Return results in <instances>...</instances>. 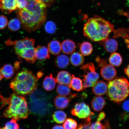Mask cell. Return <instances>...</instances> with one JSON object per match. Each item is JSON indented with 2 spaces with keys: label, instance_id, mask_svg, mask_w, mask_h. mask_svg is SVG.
<instances>
[{
  "label": "cell",
  "instance_id": "cell-1",
  "mask_svg": "<svg viewBox=\"0 0 129 129\" xmlns=\"http://www.w3.org/2000/svg\"><path fill=\"white\" fill-rule=\"evenodd\" d=\"M47 7L39 0H28L25 8L19 9L17 17L24 29L31 32L40 29L46 20Z\"/></svg>",
  "mask_w": 129,
  "mask_h": 129
},
{
  "label": "cell",
  "instance_id": "cell-2",
  "mask_svg": "<svg viewBox=\"0 0 129 129\" xmlns=\"http://www.w3.org/2000/svg\"><path fill=\"white\" fill-rule=\"evenodd\" d=\"M114 29L113 25L109 21L95 15L84 24L83 34L91 41L103 42L108 38Z\"/></svg>",
  "mask_w": 129,
  "mask_h": 129
},
{
  "label": "cell",
  "instance_id": "cell-3",
  "mask_svg": "<svg viewBox=\"0 0 129 129\" xmlns=\"http://www.w3.org/2000/svg\"><path fill=\"white\" fill-rule=\"evenodd\" d=\"M0 98L2 102L1 108L8 105L3 112L5 117L14 119L17 121L28 118L30 112L28 103L24 97L14 93L7 98L0 94Z\"/></svg>",
  "mask_w": 129,
  "mask_h": 129
},
{
  "label": "cell",
  "instance_id": "cell-4",
  "mask_svg": "<svg viewBox=\"0 0 129 129\" xmlns=\"http://www.w3.org/2000/svg\"><path fill=\"white\" fill-rule=\"evenodd\" d=\"M39 78L30 71L24 69L17 74L11 82L10 87L18 95L29 94L36 89Z\"/></svg>",
  "mask_w": 129,
  "mask_h": 129
},
{
  "label": "cell",
  "instance_id": "cell-5",
  "mask_svg": "<svg viewBox=\"0 0 129 129\" xmlns=\"http://www.w3.org/2000/svg\"><path fill=\"white\" fill-rule=\"evenodd\" d=\"M28 108L30 113L39 117H43L50 114L53 106L50 98L42 90L36 89L30 93Z\"/></svg>",
  "mask_w": 129,
  "mask_h": 129
},
{
  "label": "cell",
  "instance_id": "cell-6",
  "mask_svg": "<svg viewBox=\"0 0 129 129\" xmlns=\"http://www.w3.org/2000/svg\"><path fill=\"white\" fill-rule=\"evenodd\" d=\"M107 96L111 101L120 104L129 94V83L124 77H119L109 82Z\"/></svg>",
  "mask_w": 129,
  "mask_h": 129
},
{
  "label": "cell",
  "instance_id": "cell-7",
  "mask_svg": "<svg viewBox=\"0 0 129 129\" xmlns=\"http://www.w3.org/2000/svg\"><path fill=\"white\" fill-rule=\"evenodd\" d=\"M35 43V40L33 39L26 38L14 41L9 40L6 43L8 45H14L15 52L19 57L29 63L33 64L36 59Z\"/></svg>",
  "mask_w": 129,
  "mask_h": 129
},
{
  "label": "cell",
  "instance_id": "cell-8",
  "mask_svg": "<svg viewBox=\"0 0 129 129\" xmlns=\"http://www.w3.org/2000/svg\"><path fill=\"white\" fill-rule=\"evenodd\" d=\"M81 69L85 72V75L83 76L84 88L93 87L99 78V75L96 72L94 64L88 63L82 66Z\"/></svg>",
  "mask_w": 129,
  "mask_h": 129
},
{
  "label": "cell",
  "instance_id": "cell-9",
  "mask_svg": "<svg viewBox=\"0 0 129 129\" xmlns=\"http://www.w3.org/2000/svg\"><path fill=\"white\" fill-rule=\"evenodd\" d=\"M71 113L73 115L81 119H86L94 114L89 106L84 103H77Z\"/></svg>",
  "mask_w": 129,
  "mask_h": 129
},
{
  "label": "cell",
  "instance_id": "cell-10",
  "mask_svg": "<svg viewBox=\"0 0 129 129\" xmlns=\"http://www.w3.org/2000/svg\"><path fill=\"white\" fill-rule=\"evenodd\" d=\"M101 74L104 80L111 81L114 79L116 76L117 72L113 66L107 64L102 68Z\"/></svg>",
  "mask_w": 129,
  "mask_h": 129
},
{
  "label": "cell",
  "instance_id": "cell-11",
  "mask_svg": "<svg viewBox=\"0 0 129 129\" xmlns=\"http://www.w3.org/2000/svg\"><path fill=\"white\" fill-rule=\"evenodd\" d=\"M77 96L76 94H71L69 98L64 96H57L54 99V105L58 109H65L69 106L72 99Z\"/></svg>",
  "mask_w": 129,
  "mask_h": 129
},
{
  "label": "cell",
  "instance_id": "cell-12",
  "mask_svg": "<svg viewBox=\"0 0 129 129\" xmlns=\"http://www.w3.org/2000/svg\"><path fill=\"white\" fill-rule=\"evenodd\" d=\"M17 8L16 0H0V9L5 13H10Z\"/></svg>",
  "mask_w": 129,
  "mask_h": 129
},
{
  "label": "cell",
  "instance_id": "cell-13",
  "mask_svg": "<svg viewBox=\"0 0 129 129\" xmlns=\"http://www.w3.org/2000/svg\"><path fill=\"white\" fill-rule=\"evenodd\" d=\"M108 88V85L105 82L99 81L93 86L92 91L96 95L102 96L107 93Z\"/></svg>",
  "mask_w": 129,
  "mask_h": 129
},
{
  "label": "cell",
  "instance_id": "cell-14",
  "mask_svg": "<svg viewBox=\"0 0 129 129\" xmlns=\"http://www.w3.org/2000/svg\"><path fill=\"white\" fill-rule=\"evenodd\" d=\"M72 76L69 72L62 71L58 73L56 80V82L59 84H64L70 86Z\"/></svg>",
  "mask_w": 129,
  "mask_h": 129
},
{
  "label": "cell",
  "instance_id": "cell-15",
  "mask_svg": "<svg viewBox=\"0 0 129 129\" xmlns=\"http://www.w3.org/2000/svg\"><path fill=\"white\" fill-rule=\"evenodd\" d=\"M106 104V101L102 96H95L92 100L91 105L93 110L99 112L104 109Z\"/></svg>",
  "mask_w": 129,
  "mask_h": 129
},
{
  "label": "cell",
  "instance_id": "cell-16",
  "mask_svg": "<svg viewBox=\"0 0 129 129\" xmlns=\"http://www.w3.org/2000/svg\"><path fill=\"white\" fill-rule=\"evenodd\" d=\"M113 31H114L113 37L114 38H118L119 37L122 38L124 40L127 47L129 48V29L122 28Z\"/></svg>",
  "mask_w": 129,
  "mask_h": 129
},
{
  "label": "cell",
  "instance_id": "cell-17",
  "mask_svg": "<svg viewBox=\"0 0 129 129\" xmlns=\"http://www.w3.org/2000/svg\"><path fill=\"white\" fill-rule=\"evenodd\" d=\"M61 45L62 52L66 54H72L75 52L76 48L75 43L70 40H64Z\"/></svg>",
  "mask_w": 129,
  "mask_h": 129
},
{
  "label": "cell",
  "instance_id": "cell-18",
  "mask_svg": "<svg viewBox=\"0 0 129 129\" xmlns=\"http://www.w3.org/2000/svg\"><path fill=\"white\" fill-rule=\"evenodd\" d=\"M56 83V79L53 77L52 74H50L45 77L43 82V87L46 91H52L55 88Z\"/></svg>",
  "mask_w": 129,
  "mask_h": 129
},
{
  "label": "cell",
  "instance_id": "cell-19",
  "mask_svg": "<svg viewBox=\"0 0 129 129\" xmlns=\"http://www.w3.org/2000/svg\"><path fill=\"white\" fill-rule=\"evenodd\" d=\"M35 55L36 58L40 60L50 59L48 49L43 46H39L35 48Z\"/></svg>",
  "mask_w": 129,
  "mask_h": 129
},
{
  "label": "cell",
  "instance_id": "cell-20",
  "mask_svg": "<svg viewBox=\"0 0 129 129\" xmlns=\"http://www.w3.org/2000/svg\"><path fill=\"white\" fill-rule=\"evenodd\" d=\"M105 50L109 53H113L116 51L118 48V43L114 39L108 38L104 42Z\"/></svg>",
  "mask_w": 129,
  "mask_h": 129
},
{
  "label": "cell",
  "instance_id": "cell-21",
  "mask_svg": "<svg viewBox=\"0 0 129 129\" xmlns=\"http://www.w3.org/2000/svg\"><path fill=\"white\" fill-rule=\"evenodd\" d=\"M48 49L51 54L57 55L60 53L62 50L61 43L57 40H53L48 43Z\"/></svg>",
  "mask_w": 129,
  "mask_h": 129
},
{
  "label": "cell",
  "instance_id": "cell-22",
  "mask_svg": "<svg viewBox=\"0 0 129 129\" xmlns=\"http://www.w3.org/2000/svg\"><path fill=\"white\" fill-rule=\"evenodd\" d=\"M72 76L70 85V88L76 91H83L84 89L82 80L79 77H75L73 75H72Z\"/></svg>",
  "mask_w": 129,
  "mask_h": 129
},
{
  "label": "cell",
  "instance_id": "cell-23",
  "mask_svg": "<svg viewBox=\"0 0 129 129\" xmlns=\"http://www.w3.org/2000/svg\"><path fill=\"white\" fill-rule=\"evenodd\" d=\"M55 63L56 67L59 68H66L69 65V59L67 56L61 54L56 58Z\"/></svg>",
  "mask_w": 129,
  "mask_h": 129
},
{
  "label": "cell",
  "instance_id": "cell-24",
  "mask_svg": "<svg viewBox=\"0 0 129 129\" xmlns=\"http://www.w3.org/2000/svg\"><path fill=\"white\" fill-rule=\"evenodd\" d=\"M71 63L75 67L82 65L84 62V58L81 54L79 52L73 53L70 57Z\"/></svg>",
  "mask_w": 129,
  "mask_h": 129
},
{
  "label": "cell",
  "instance_id": "cell-25",
  "mask_svg": "<svg viewBox=\"0 0 129 129\" xmlns=\"http://www.w3.org/2000/svg\"><path fill=\"white\" fill-rule=\"evenodd\" d=\"M13 67L11 64H7L0 69V73L4 77L7 79L11 78L14 74Z\"/></svg>",
  "mask_w": 129,
  "mask_h": 129
},
{
  "label": "cell",
  "instance_id": "cell-26",
  "mask_svg": "<svg viewBox=\"0 0 129 129\" xmlns=\"http://www.w3.org/2000/svg\"><path fill=\"white\" fill-rule=\"evenodd\" d=\"M52 119L56 123H63L67 119V114L64 111L57 110L55 112L52 116Z\"/></svg>",
  "mask_w": 129,
  "mask_h": 129
},
{
  "label": "cell",
  "instance_id": "cell-27",
  "mask_svg": "<svg viewBox=\"0 0 129 129\" xmlns=\"http://www.w3.org/2000/svg\"><path fill=\"white\" fill-rule=\"evenodd\" d=\"M122 59L121 56L118 53L114 52L111 55L109 58V62L111 65L118 67L121 64Z\"/></svg>",
  "mask_w": 129,
  "mask_h": 129
},
{
  "label": "cell",
  "instance_id": "cell-28",
  "mask_svg": "<svg viewBox=\"0 0 129 129\" xmlns=\"http://www.w3.org/2000/svg\"><path fill=\"white\" fill-rule=\"evenodd\" d=\"M80 51L83 55L88 56L91 54L93 50L92 45L88 42H83L80 45Z\"/></svg>",
  "mask_w": 129,
  "mask_h": 129
},
{
  "label": "cell",
  "instance_id": "cell-29",
  "mask_svg": "<svg viewBox=\"0 0 129 129\" xmlns=\"http://www.w3.org/2000/svg\"><path fill=\"white\" fill-rule=\"evenodd\" d=\"M70 86L67 85L59 84L58 85L56 88V91L59 95L67 96L71 93Z\"/></svg>",
  "mask_w": 129,
  "mask_h": 129
},
{
  "label": "cell",
  "instance_id": "cell-30",
  "mask_svg": "<svg viewBox=\"0 0 129 129\" xmlns=\"http://www.w3.org/2000/svg\"><path fill=\"white\" fill-rule=\"evenodd\" d=\"M21 22L19 19L14 18L10 21L8 23V28L12 31H17L20 29Z\"/></svg>",
  "mask_w": 129,
  "mask_h": 129
},
{
  "label": "cell",
  "instance_id": "cell-31",
  "mask_svg": "<svg viewBox=\"0 0 129 129\" xmlns=\"http://www.w3.org/2000/svg\"><path fill=\"white\" fill-rule=\"evenodd\" d=\"M64 129H75L77 128V123L76 121L71 118L66 120L63 124Z\"/></svg>",
  "mask_w": 129,
  "mask_h": 129
},
{
  "label": "cell",
  "instance_id": "cell-32",
  "mask_svg": "<svg viewBox=\"0 0 129 129\" xmlns=\"http://www.w3.org/2000/svg\"><path fill=\"white\" fill-rule=\"evenodd\" d=\"M45 29L48 34H54L56 31V26L54 22L51 21H48L45 25Z\"/></svg>",
  "mask_w": 129,
  "mask_h": 129
},
{
  "label": "cell",
  "instance_id": "cell-33",
  "mask_svg": "<svg viewBox=\"0 0 129 129\" xmlns=\"http://www.w3.org/2000/svg\"><path fill=\"white\" fill-rule=\"evenodd\" d=\"M19 126L17 123V120L12 119L10 121L6 124L4 128H2L5 129H18L19 128Z\"/></svg>",
  "mask_w": 129,
  "mask_h": 129
},
{
  "label": "cell",
  "instance_id": "cell-34",
  "mask_svg": "<svg viewBox=\"0 0 129 129\" xmlns=\"http://www.w3.org/2000/svg\"><path fill=\"white\" fill-rule=\"evenodd\" d=\"M85 123L80 124L78 126V129H90L91 123V119L90 117L86 118Z\"/></svg>",
  "mask_w": 129,
  "mask_h": 129
},
{
  "label": "cell",
  "instance_id": "cell-35",
  "mask_svg": "<svg viewBox=\"0 0 129 129\" xmlns=\"http://www.w3.org/2000/svg\"><path fill=\"white\" fill-rule=\"evenodd\" d=\"M8 23L7 17L4 15H0V29H2L5 28Z\"/></svg>",
  "mask_w": 129,
  "mask_h": 129
},
{
  "label": "cell",
  "instance_id": "cell-36",
  "mask_svg": "<svg viewBox=\"0 0 129 129\" xmlns=\"http://www.w3.org/2000/svg\"><path fill=\"white\" fill-rule=\"evenodd\" d=\"M28 0H16V5L19 9H24L28 4Z\"/></svg>",
  "mask_w": 129,
  "mask_h": 129
},
{
  "label": "cell",
  "instance_id": "cell-37",
  "mask_svg": "<svg viewBox=\"0 0 129 129\" xmlns=\"http://www.w3.org/2000/svg\"><path fill=\"white\" fill-rule=\"evenodd\" d=\"M91 129H106L104 125L101 123L100 122H97L92 124L90 126Z\"/></svg>",
  "mask_w": 129,
  "mask_h": 129
},
{
  "label": "cell",
  "instance_id": "cell-38",
  "mask_svg": "<svg viewBox=\"0 0 129 129\" xmlns=\"http://www.w3.org/2000/svg\"><path fill=\"white\" fill-rule=\"evenodd\" d=\"M96 62L98 65V67H102L107 64V61L106 59L101 58L98 56L96 57Z\"/></svg>",
  "mask_w": 129,
  "mask_h": 129
},
{
  "label": "cell",
  "instance_id": "cell-39",
  "mask_svg": "<svg viewBox=\"0 0 129 129\" xmlns=\"http://www.w3.org/2000/svg\"><path fill=\"white\" fill-rule=\"evenodd\" d=\"M44 3L47 7H49L52 5L56 0H39Z\"/></svg>",
  "mask_w": 129,
  "mask_h": 129
},
{
  "label": "cell",
  "instance_id": "cell-40",
  "mask_svg": "<svg viewBox=\"0 0 129 129\" xmlns=\"http://www.w3.org/2000/svg\"><path fill=\"white\" fill-rule=\"evenodd\" d=\"M122 108L124 110L127 112H129V100L125 101L122 105Z\"/></svg>",
  "mask_w": 129,
  "mask_h": 129
},
{
  "label": "cell",
  "instance_id": "cell-41",
  "mask_svg": "<svg viewBox=\"0 0 129 129\" xmlns=\"http://www.w3.org/2000/svg\"><path fill=\"white\" fill-rule=\"evenodd\" d=\"M105 113L104 112H102L100 113L99 115H98L96 121L101 122V121L104 120L105 118Z\"/></svg>",
  "mask_w": 129,
  "mask_h": 129
},
{
  "label": "cell",
  "instance_id": "cell-42",
  "mask_svg": "<svg viewBox=\"0 0 129 129\" xmlns=\"http://www.w3.org/2000/svg\"><path fill=\"white\" fill-rule=\"evenodd\" d=\"M120 15H123L128 18L129 21V13L128 12H126L123 10H120L117 12Z\"/></svg>",
  "mask_w": 129,
  "mask_h": 129
},
{
  "label": "cell",
  "instance_id": "cell-43",
  "mask_svg": "<svg viewBox=\"0 0 129 129\" xmlns=\"http://www.w3.org/2000/svg\"><path fill=\"white\" fill-rule=\"evenodd\" d=\"M124 72L125 74L128 77L129 79V64L124 69Z\"/></svg>",
  "mask_w": 129,
  "mask_h": 129
},
{
  "label": "cell",
  "instance_id": "cell-44",
  "mask_svg": "<svg viewBox=\"0 0 129 129\" xmlns=\"http://www.w3.org/2000/svg\"><path fill=\"white\" fill-rule=\"evenodd\" d=\"M105 125H104L105 127L106 128H110V126L109 124V122L108 120L106 121L105 122Z\"/></svg>",
  "mask_w": 129,
  "mask_h": 129
},
{
  "label": "cell",
  "instance_id": "cell-45",
  "mask_svg": "<svg viewBox=\"0 0 129 129\" xmlns=\"http://www.w3.org/2000/svg\"><path fill=\"white\" fill-rule=\"evenodd\" d=\"M53 129H64L63 126L61 125H56L52 128Z\"/></svg>",
  "mask_w": 129,
  "mask_h": 129
},
{
  "label": "cell",
  "instance_id": "cell-46",
  "mask_svg": "<svg viewBox=\"0 0 129 129\" xmlns=\"http://www.w3.org/2000/svg\"><path fill=\"white\" fill-rule=\"evenodd\" d=\"M4 77L2 75L1 73H0V81H1L2 79Z\"/></svg>",
  "mask_w": 129,
  "mask_h": 129
},
{
  "label": "cell",
  "instance_id": "cell-47",
  "mask_svg": "<svg viewBox=\"0 0 129 129\" xmlns=\"http://www.w3.org/2000/svg\"></svg>",
  "mask_w": 129,
  "mask_h": 129
}]
</instances>
